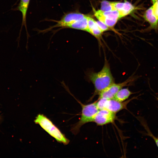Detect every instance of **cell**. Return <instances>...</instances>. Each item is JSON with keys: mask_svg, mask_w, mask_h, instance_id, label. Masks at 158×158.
Wrapping results in <instances>:
<instances>
[{"mask_svg": "<svg viewBox=\"0 0 158 158\" xmlns=\"http://www.w3.org/2000/svg\"><path fill=\"white\" fill-rule=\"evenodd\" d=\"M104 62L102 69L98 72H92L89 75V78L93 84L94 91L88 100L91 101L95 97L111 85L115 83L109 64L105 57Z\"/></svg>", "mask_w": 158, "mask_h": 158, "instance_id": "cell-1", "label": "cell"}, {"mask_svg": "<svg viewBox=\"0 0 158 158\" xmlns=\"http://www.w3.org/2000/svg\"><path fill=\"white\" fill-rule=\"evenodd\" d=\"M58 142L64 145L68 144L70 140L49 118L43 114H39L34 121Z\"/></svg>", "mask_w": 158, "mask_h": 158, "instance_id": "cell-2", "label": "cell"}, {"mask_svg": "<svg viewBox=\"0 0 158 158\" xmlns=\"http://www.w3.org/2000/svg\"><path fill=\"white\" fill-rule=\"evenodd\" d=\"M78 102L82 108L81 117L79 121L72 126L71 130L75 135L79 132L80 128L83 125L88 123L92 122L94 116L99 110L97 106L96 101L87 104Z\"/></svg>", "mask_w": 158, "mask_h": 158, "instance_id": "cell-3", "label": "cell"}, {"mask_svg": "<svg viewBox=\"0 0 158 158\" xmlns=\"http://www.w3.org/2000/svg\"><path fill=\"white\" fill-rule=\"evenodd\" d=\"M136 97H133L122 102L117 101L114 99L101 98L97 99L96 100V104L99 110L105 109L116 114L122 110H127L128 104L131 101Z\"/></svg>", "mask_w": 158, "mask_h": 158, "instance_id": "cell-4", "label": "cell"}, {"mask_svg": "<svg viewBox=\"0 0 158 158\" xmlns=\"http://www.w3.org/2000/svg\"><path fill=\"white\" fill-rule=\"evenodd\" d=\"M139 77V76L133 75L122 83H114L99 94L98 99H113L120 90L126 86L130 85Z\"/></svg>", "mask_w": 158, "mask_h": 158, "instance_id": "cell-5", "label": "cell"}, {"mask_svg": "<svg viewBox=\"0 0 158 158\" xmlns=\"http://www.w3.org/2000/svg\"><path fill=\"white\" fill-rule=\"evenodd\" d=\"M116 114L107 109L99 110L94 116L92 122L103 126L114 122L117 119Z\"/></svg>", "mask_w": 158, "mask_h": 158, "instance_id": "cell-6", "label": "cell"}, {"mask_svg": "<svg viewBox=\"0 0 158 158\" xmlns=\"http://www.w3.org/2000/svg\"><path fill=\"white\" fill-rule=\"evenodd\" d=\"M86 16V15L77 12L67 13L60 20L57 21V23L56 25L50 27L48 30L59 27L68 28L73 23L84 18Z\"/></svg>", "mask_w": 158, "mask_h": 158, "instance_id": "cell-7", "label": "cell"}, {"mask_svg": "<svg viewBox=\"0 0 158 158\" xmlns=\"http://www.w3.org/2000/svg\"><path fill=\"white\" fill-rule=\"evenodd\" d=\"M115 10L117 11L122 18L130 14L136 8L129 2L125 1L124 2H113Z\"/></svg>", "mask_w": 158, "mask_h": 158, "instance_id": "cell-8", "label": "cell"}, {"mask_svg": "<svg viewBox=\"0 0 158 158\" xmlns=\"http://www.w3.org/2000/svg\"><path fill=\"white\" fill-rule=\"evenodd\" d=\"M143 17L150 25V26L146 29L147 30H154L156 31H158V18L153 13L151 6L145 11Z\"/></svg>", "mask_w": 158, "mask_h": 158, "instance_id": "cell-9", "label": "cell"}, {"mask_svg": "<svg viewBox=\"0 0 158 158\" xmlns=\"http://www.w3.org/2000/svg\"><path fill=\"white\" fill-rule=\"evenodd\" d=\"M87 32H88L100 40L103 32L98 27L96 21L93 18L87 16Z\"/></svg>", "mask_w": 158, "mask_h": 158, "instance_id": "cell-10", "label": "cell"}, {"mask_svg": "<svg viewBox=\"0 0 158 158\" xmlns=\"http://www.w3.org/2000/svg\"><path fill=\"white\" fill-rule=\"evenodd\" d=\"M30 0H20L18 6L17 10L20 11L22 14V27L24 26L27 30L26 18L27 11Z\"/></svg>", "mask_w": 158, "mask_h": 158, "instance_id": "cell-11", "label": "cell"}, {"mask_svg": "<svg viewBox=\"0 0 158 158\" xmlns=\"http://www.w3.org/2000/svg\"><path fill=\"white\" fill-rule=\"evenodd\" d=\"M134 93L131 92L128 87H123L116 93L113 99L119 102H123L127 100L131 95Z\"/></svg>", "mask_w": 158, "mask_h": 158, "instance_id": "cell-12", "label": "cell"}, {"mask_svg": "<svg viewBox=\"0 0 158 158\" xmlns=\"http://www.w3.org/2000/svg\"><path fill=\"white\" fill-rule=\"evenodd\" d=\"M87 16L78 20L68 26V28L81 30L87 32Z\"/></svg>", "mask_w": 158, "mask_h": 158, "instance_id": "cell-13", "label": "cell"}, {"mask_svg": "<svg viewBox=\"0 0 158 158\" xmlns=\"http://www.w3.org/2000/svg\"><path fill=\"white\" fill-rule=\"evenodd\" d=\"M100 10L103 11L114 10L113 2L103 1L101 2Z\"/></svg>", "mask_w": 158, "mask_h": 158, "instance_id": "cell-14", "label": "cell"}, {"mask_svg": "<svg viewBox=\"0 0 158 158\" xmlns=\"http://www.w3.org/2000/svg\"><path fill=\"white\" fill-rule=\"evenodd\" d=\"M152 5L151 6L154 14L158 18V0H151Z\"/></svg>", "mask_w": 158, "mask_h": 158, "instance_id": "cell-15", "label": "cell"}, {"mask_svg": "<svg viewBox=\"0 0 158 158\" xmlns=\"http://www.w3.org/2000/svg\"><path fill=\"white\" fill-rule=\"evenodd\" d=\"M96 22L98 27L103 32L109 30L110 28L103 23L99 20L96 21Z\"/></svg>", "mask_w": 158, "mask_h": 158, "instance_id": "cell-16", "label": "cell"}, {"mask_svg": "<svg viewBox=\"0 0 158 158\" xmlns=\"http://www.w3.org/2000/svg\"><path fill=\"white\" fill-rule=\"evenodd\" d=\"M150 135L152 137V138L154 140L157 146L158 147V139L156 137H155V136H154L152 135L151 134H150Z\"/></svg>", "mask_w": 158, "mask_h": 158, "instance_id": "cell-17", "label": "cell"}, {"mask_svg": "<svg viewBox=\"0 0 158 158\" xmlns=\"http://www.w3.org/2000/svg\"><path fill=\"white\" fill-rule=\"evenodd\" d=\"M157 99H158V98H157Z\"/></svg>", "mask_w": 158, "mask_h": 158, "instance_id": "cell-18", "label": "cell"}]
</instances>
